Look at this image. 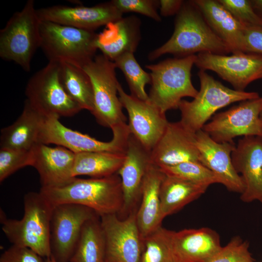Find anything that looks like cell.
Returning <instances> with one entry per match:
<instances>
[{
  "instance_id": "cell-30",
  "label": "cell",
  "mask_w": 262,
  "mask_h": 262,
  "mask_svg": "<svg viewBox=\"0 0 262 262\" xmlns=\"http://www.w3.org/2000/svg\"><path fill=\"white\" fill-rule=\"evenodd\" d=\"M60 78L66 92L82 109L91 113L94 108L92 83L83 68L66 62H60Z\"/></svg>"
},
{
  "instance_id": "cell-15",
  "label": "cell",
  "mask_w": 262,
  "mask_h": 262,
  "mask_svg": "<svg viewBox=\"0 0 262 262\" xmlns=\"http://www.w3.org/2000/svg\"><path fill=\"white\" fill-rule=\"evenodd\" d=\"M118 95L127 111L130 133L150 152L164 132L168 121L163 112L149 99L144 100L127 94L121 84Z\"/></svg>"
},
{
  "instance_id": "cell-27",
  "label": "cell",
  "mask_w": 262,
  "mask_h": 262,
  "mask_svg": "<svg viewBox=\"0 0 262 262\" xmlns=\"http://www.w3.org/2000/svg\"><path fill=\"white\" fill-rule=\"evenodd\" d=\"M208 186L164 176L160 186L162 218L173 214L205 193Z\"/></svg>"
},
{
  "instance_id": "cell-28",
  "label": "cell",
  "mask_w": 262,
  "mask_h": 262,
  "mask_svg": "<svg viewBox=\"0 0 262 262\" xmlns=\"http://www.w3.org/2000/svg\"><path fill=\"white\" fill-rule=\"evenodd\" d=\"M126 153L108 152H83L75 153L72 171L73 177L87 176L100 178L117 173Z\"/></svg>"
},
{
  "instance_id": "cell-9",
  "label": "cell",
  "mask_w": 262,
  "mask_h": 262,
  "mask_svg": "<svg viewBox=\"0 0 262 262\" xmlns=\"http://www.w3.org/2000/svg\"><path fill=\"white\" fill-rule=\"evenodd\" d=\"M26 100L45 117L72 116L82 109L66 92L60 78V62L49 61L29 80Z\"/></svg>"
},
{
  "instance_id": "cell-38",
  "label": "cell",
  "mask_w": 262,
  "mask_h": 262,
  "mask_svg": "<svg viewBox=\"0 0 262 262\" xmlns=\"http://www.w3.org/2000/svg\"><path fill=\"white\" fill-rule=\"evenodd\" d=\"M0 262H45V258L29 248L12 245L1 254Z\"/></svg>"
},
{
  "instance_id": "cell-21",
  "label": "cell",
  "mask_w": 262,
  "mask_h": 262,
  "mask_svg": "<svg viewBox=\"0 0 262 262\" xmlns=\"http://www.w3.org/2000/svg\"><path fill=\"white\" fill-rule=\"evenodd\" d=\"M32 150V166L39 174L41 187L60 186L74 178V152L64 147H50L43 144L35 145Z\"/></svg>"
},
{
  "instance_id": "cell-22",
  "label": "cell",
  "mask_w": 262,
  "mask_h": 262,
  "mask_svg": "<svg viewBox=\"0 0 262 262\" xmlns=\"http://www.w3.org/2000/svg\"><path fill=\"white\" fill-rule=\"evenodd\" d=\"M172 242L177 262H208L222 247L218 233L206 227L173 231Z\"/></svg>"
},
{
  "instance_id": "cell-19",
  "label": "cell",
  "mask_w": 262,
  "mask_h": 262,
  "mask_svg": "<svg viewBox=\"0 0 262 262\" xmlns=\"http://www.w3.org/2000/svg\"><path fill=\"white\" fill-rule=\"evenodd\" d=\"M151 163L158 167L194 161L200 162L196 133L179 121L168 122L163 135L150 151Z\"/></svg>"
},
{
  "instance_id": "cell-25",
  "label": "cell",
  "mask_w": 262,
  "mask_h": 262,
  "mask_svg": "<svg viewBox=\"0 0 262 262\" xmlns=\"http://www.w3.org/2000/svg\"><path fill=\"white\" fill-rule=\"evenodd\" d=\"M165 175L151 164L143 181L141 203L136 211L137 224L144 239L162 226L160 189Z\"/></svg>"
},
{
  "instance_id": "cell-26",
  "label": "cell",
  "mask_w": 262,
  "mask_h": 262,
  "mask_svg": "<svg viewBox=\"0 0 262 262\" xmlns=\"http://www.w3.org/2000/svg\"><path fill=\"white\" fill-rule=\"evenodd\" d=\"M45 117L25 100L22 113L17 119L1 130L0 148L31 150L38 144Z\"/></svg>"
},
{
  "instance_id": "cell-1",
  "label": "cell",
  "mask_w": 262,
  "mask_h": 262,
  "mask_svg": "<svg viewBox=\"0 0 262 262\" xmlns=\"http://www.w3.org/2000/svg\"><path fill=\"white\" fill-rule=\"evenodd\" d=\"M174 25L170 39L149 53V60L165 54L181 58L204 52L220 55L231 52L228 46L212 30L193 0L184 1L176 15Z\"/></svg>"
},
{
  "instance_id": "cell-40",
  "label": "cell",
  "mask_w": 262,
  "mask_h": 262,
  "mask_svg": "<svg viewBox=\"0 0 262 262\" xmlns=\"http://www.w3.org/2000/svg\"><path fill=\"white\" fill-rule=\"evenodd\" d=\"M181 0H160L159 8L161 15L168 16L177 15L180 11L184 3Z\"/></svg>"
},
{
  "instance_id": "cell-35",
  "label": "cell",
  "mask_w": 262,
  "mask_h": 262,
  "mask_svg": "<svg viewBox=\"0 0 262 262\" xmlns=\"http://www.w3.org/2000/svg\"><path fill=\"white\" fill-rule=\"evenodd\" d=\"M249 247L248 241L234 236L208 262H256Z\"/></svg>"
},
{
  "instance_id": "cell-20",
  "label": "cell",
  "mask_w": 262,
  "mask_h": 262,
  "mask_svg": "<svg viewBox=\"0 0 262 262\" xmlns=\"http://www.w3.org/2000/svg\"><path fill=\"white\" fill-rule=\"evenodd\" d=\"M151 164L150 152L131 134L125 160L117 172L121 179L123 195L122 213L129 214L136 210V204L141 199L144 178Z\"/></svg>"
},
{
  "instance_id": "cell-32",
  "label": "cell",
  "mask_w": 262,
  "mask_h": 262,
  "mask_svg": "<svg viewBox=\"0 0 262 262\" xmlns=\"http://www.w3.org/2000/svg\"><path fill=\"white\" fill-rule=\"evenodd\" d=\"M133 52H127L114 61L116 68L123 72L128 84L131 95L140 99H149L145 86L151 84L150 73L146 72L137 62Z\"/></svg>"
},
{
  "instance_id": "cell-3",
  "label": "cell",
  "mask_w": 262,
  "mask_h": 262,
  "mask_svg": "<svg viewBox=\"0 0 262 262\" xmlns=\"http://www.w3.org/2000/svg\"><path fill=\"white\" fill-rule=\"evenodd\" d=\"M21 219L8 218L0 209L1 229L12 245L29 248L44 258L51 256L50 229L53 205L40 192L24 197Z\"/></svg>"
},
{
  "instance_id": "cell-17",
  "label": "cell",
  "mask_w": 262,
  "mask_h": 262,
  "mask_svg": "<svg viewBox=\"0 0 262 262\" xmlns=\"http://www.w3.org/2000/svg\"><path fill=\"white\" fill-rule=\"evenodd\" d=\"M196 138L200 163L213 173L218 183L229 191L242 194L245 189V183L235 171L231 157L235 143L216 142L202 130L196 133Z\"/></svg>"
},
{
  "instance_id": "cell-8",
  "label": "cell",
  "mask_w": 262,
  "mask_h": 262,
  "mask_svg": "<svg viewBox=\"0 0 262 262\" xmlns=\"http://www.w3.org/2000/svg\"><path fill=\"white\" fill-rule=\"evenodd\" d=\"M82 68L92 83L94 108L91 114L97 122L111 129L127 123L123 106L117 96L119 82L114 62L100 54L96 55Z\"/></svg>"
},
{
  "instance_id": "cell-10",
  "label": "cell",
  "mask_w": 262,
  "mask_h": 262,
  "mask_svg": "<svg viewBox=\"0 0 262 262\" xmlns=\"http://www.w3.org/2000/svg\"><path fill=\"white\" fill-rule=\"evenodd\" d=\"M113 137L109 142L98 140L88 134L69 129L55 116L45 117L38 136V144L64 147L75 153L108 152L126 153L130 130L127 123L112 129Z\"/></svg>"
},
{
  "instance_id": "cell-2",
  "label": "cell",
  "mask_w": 262,
  "mask_h": 262,
  "mask_svg": "<svg viewBox=\"0 0 262 262\" xmlns=\"http://www.w3.org/2000/svg\"><path fill=\"white\" fill-rule=\"evenodd\" d=\"M39 192L54 206L81 205L92 209L99 216L117 214L123 208L121 179L117 173L100 178L74 177L60 186L41 187Z\"/></svg>"
},
{
  "instance_id": "cell-41",
  "label": "cell",
  "mask_w": 262,
  "mask_h": 262,
  "mask_svg": "<svg viewBox=\"0 0 262 262\" xmlns=\"http://www.w3.org/2000/svg\"><path fill=\"white\" fill-rule=\"evenodd\" d=\"M256 14L262 18V0H250Z\"/></svg>"
},
{
  "instance_id": "cell-42",
  "label": "cell",
  "mask_w": 262,
  "mask_h": 262,
  "mask_svg": "<svg viewBox=\"0 0 262 262\" xmlns=\"http://www.w3.org/2000/svg\"><path fill=\"white\" fill-rule=\"evenodd\" d=\"M45 262H57L54 258L52 256L45 258Z\"/></svg>"
},
{
  "instance_id": "cell-18",
  "label": "cell",
  "mask_w": 262,
  "mask_h": 262,
  "mask_svg": "<svg viewBox=\"0 0 262 262\" xmlns=\"http://www.w3.org/2000/svg\"><path fill=\"white\" fill-rule=\"evenodd\" d=\"M231 157L235 171L241 174L245 185L241 200L246 203L257 200L262 204V137L239 139Z\"/></svg>"
},
{
  "instance_id": "cell-4",
  "label": "cell",
  "mask_w": 262,
  "mask_h": 262,
  "mask_svg": "<svg viewBox=\"0 0 262 262\" xmlns=\"http://www.w3.org/2000/svg\"><path fill=\"white\" fill-rule=\"evenodd\" d=\"M196 55L168 58L156 64L146 65L150 71L148 98L163 112L178 109L184 97L194 98L198 91L191 80V69Z\"/></svg>"
},
{
  "instance_id": "cell-12",
  "label": "cell",
  "mask_w": 262,
  "mask_h": 262,
  "mask_svg": "<svg viewBox=\"0 0 262 262\" xmlns=\"http://www.w3.org/2000/svg\"><path fill=\"white\" fill-rule=\"evenodd\" d=\"M99 216L85 206L63 203L54 206L50 229L51 256L57 262H70L84 224Z\"/></svg>"
},
{
  "instance_id": "cell-33",
  "label": "cell",
  "mask_w": 262,
  "mask_h": 262,
  "mask_svg": "<svg viewBox=\"0 0 262 262\" xmlns=\"http://www.w3.org/2000/svg\"><path fill=\"white\" fill-rule=\"evenodd\" d=\"M159 168L167 176L208 186L212 184L218 183L213 173L200 162L189 161Z\"/></svg>"
},
{
  "instance_id": "cell-29",
  "label": "cell",
  "mask_w": 262,
  "mask_h": 262,
  "mask_svg": "<svg viewBox=\"0 0 262 262\" xmlns=\"http://www.w3.org/2000/svg\"><path fill=\"white\" fill-rule=\"evenodd\" d=\"M70 262H106V243L99 216L84 224Z\"/></svg>"
},
{
  "instance_id": "cell-6",
  "label": "cell",
  "mask_w": 262,
  "mask_h": 262,
  "mask_svg": "<svg viewBox=\"0 0 262 262\" xmlns=\"http://www.w3.org/2000/svg\"><path fill=\"white\" fill-rule=\"evenodd\" d=\"M41 48L49 61L66 62L82 67L98 49V33L52 22L41 21Z\"/></svg>"
},
{
  "instance_id": "cell-23",
  "label": "cell",
  "mask_w": 262,
  "mask_h": 262,
  "mask_svg": "<svg viewBox=\"0 0 262 262\" xmlns=\"http://www.w3.org/2000/svg\"><path fill=\"white\" fill-rule=\"evenodd\" d=\"M140 21L130 16L106 25L98 34L96 45L101 54L112 61L127 52L134 53L140 40Z\"/></svg>"
},
{
  "instance_id": "cell-43",
  "label": "cell",
  "mask_w": 262,
  "mask_h": 262,
  "mask_svg": "<svg viewBox=\"0 0 262 262\" xmlns=\"http://www.w3.org/2000/svg\"><path fill=\"white\" fill-rule=\"evenodd\" d=\"M260 117H261V118L262 120V110L261 113V114H260Z\"/></svg>"
},
{
  "instance_id": "cell-13",
  "label": "cell",
  "mask_w": 262,
  "mask_h": 262,
  "mask_svg": "<svg viewBox=\"0 0 262 262\" xmlns=\"http://www.w3.org/2000/svg\"><path fill=\"white\" fill-rule=\"evenodd\" d=\"M136 211L123 219L117 214L100 216L106 243V262H140L144 242L137 224Z\"/></svg>"
},
{
  "instance_id": "cell-37",
  "label": "cell",
  "mask_w": 262,
  "mask_h": 262,
  "mask_svg": "<svg viewBox=\"0 0 262 262\" xmlns=\"http://www.w3.org/2000/svg\"><path fill=\"white\" fill-rule=\"evenodd\" d=\"M115 7L123 14L127 12H135L144 15L159 22L161 18L157 11L159 0H113Z\"/></svg>"
},
{
  "instance_id": "cell-5",
  "label": "cell",
  "mask_w": 262,
  "mask_h": 262,
  "mask_svg": "<svg viewBox=\"0 0 262 262\" xmlns=\"http://www.w3.org/2000/svg\"><path fill=\"white\" fill-rule=\"evenodd\" d=\"M200 89L192 101L182 99L179 105L181 123L191 131L196 133L218 110L233 103L258 98L255 92L240 91L229 88L199 70L197 73Z\"/></svg>"
},
{
  "instance_id": "cell-14",
  "label": "cell",
  "mask_w": 262,
  "mask_h": 262,
  "mask_svg": "<svg viewBox=\"0 0 262 262\" xmlns=\"http://www.w3.org/2000/svg\"><path fill=\"white\" fill-rule=\"evenodd\" d=\"M195 65L211 70L229 82L234 89L244 91L252 82L262 79V55L239 52L231 55L204 52L196 55Z\"/></svg>"
},
{
  "instance_id": "cell-7",
  "label": "cell",
  "mask_w": 262,
  "mask_h": 262,
  "mask_svg": "<svg viewBox=\"0 0 262 262\" xmlns=\"http://www.w3.org/2000/svg\"><path fill=\"white\" fill-rule=\"evenodd\" d=\"M40 22L33 0H28L0 31V57L30 71L33 57L40 48Z\"/></svg>"
},
{
  "instance_id": "cell-24",
  "label": "cell",
  "mask_w": 262,
  "mask_h": 262,
  "mask_svg": "<svg viewBox=\"0 0 262 262\" xmlns=\"http://www.w3.org/2000/svg\"><path fill=\"white\" fill-rule=\"evenodd\" d=\"M213 32L232 53L244 52L245 26L218 0H193Z\"/></svg>"
},
{
  "instance_id": "cell-31",
  "label": "cell",
  "mask_w": 262,
  "mask_h": 262,
  "mask_svg": "<svg viewBox=\"0 0 262 262\" xmlns=\"http://www.w3.org/2000/svg\"><path fill=\"white\" fill-rule=\"evenodd\" d=\"M172 232L161 226L144 238L140 262H177L173 249Z\"/></svg>"
},
{
  "instance_id": "cell-36",
  "label": "cell",
  "mask_w": 262,
  "mask_h": 262,
  "mask_svg": "<svg viewBox=\"0 0 262 262\" xmlns=\"http://www.w3.org/2000/svg\"><path fill=\"white\" fill-rule=\"evenodd\" d=\"M245 26L262 25V18L254 11L250 0H218Z\"/></svg>"
},
{
  "instance_id": "cell-39",
  "label": "cell",
  "mask_w": 262,
  "mask_h": 262,
  "mask_svg": "<svg viewBox=\"0 0 262 262\" xmlns=\"http://www.w3.org/2000/svg\"><path fill=\"white\" fill-rule=\"evenodd\" d=\"M245 52L262 55V25L245 26Z\"/></svg>"
},
{
  "instance_id": "cell-34",
  "label": "cell",
  "mask_w": 262,
  "mask_h": 262,
  "mask_svg": "<svg viewBox=\"0 0 262 262\" xmlns=\"http://www.w3.org/2000/svg\"><path fill=\"white\" fill-rule=\"evenodd\" d=\"M33 154L31 150L0 148V182H2L19 169L32 166Z\"/></svg>"
},
{
  "instance_id": "cell-11",
  "label": "cell",
  "mask_w": 262,
  "mask_h": 262,
  "mask_svg": "<svg viewBox=\"0 0 262 262\" xmlns=\"http://www.w3.org/2000/svg\"><path fill=\"white\" fill-rule=\"evenodd\" d=\"M262 97L240 102L213 116L202 130L218 143H234L238 136L262 137Z\"/></svg>"
},
{
  "instance_id": "cell-16",
  "label": "cell",
  "mask_w": 262,
  "mask_h": 262,
  "mask_svg": "<svg viewBox=\"0 0 262 262\" xmlns=\"http://www.w3.org/2000/svg\"><path fill=\"white\" fill-rule=\"evenodd\" d=\"M41 21L94 31L122 17L111 1L93 6L53 5L37 9Z\"/></svg>"
}]
</instances>
